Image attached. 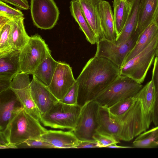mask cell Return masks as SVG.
Masks as SVG:
<instances>
[{
	"label": "cell",
	"mask_w": 158,
	"mask_h": 158,
	"mask_svg": "<svg viewBox=\"0 0 158 158\" xmlns=\"http://www.w3.org/2000/svg\"><path fill=\"white\" fill-rule=\"evenodd\" d=\"M120 74V68L108 59L95 56L90 59L76 79L77 105L82 107L94 100Z\"/></svg>",
	"instance_id": "obj_1"
},
{
	"label": "cell",
	"mask_w": 158,
	"mask_h": 158,
	"mask_svg": "<svg viewBox=\"0 0 158 158\" xmlns=\"http://www.w3.org/2000/svg\"><path fill=\"white\" fill-rule=\"evenodd\" d=\"M23 108L12 118L6 128L0 132L7 142L15 146L30 139H36L48 130Z\"/></svg>",
	"instance_id": "obj_2"
},
{
	"label": "cell",
	"mask_w": 158,
	"mask_h": 158,
	"mask_svg": "<svg viewBox=\"0 0 158 158\" xmlns=\"http://www.w3.org/2000/svg\"><path fill=\"white\" fill-rule=\"evenodd\" d=\"M136 95V100L128 112L121 118L114 119L121 125L119 140L129 141L146 131L150 125L144 109L140 90Z\"/></svg>",
	"instance_id": "obj_3"
},
{
	"label": "cell",
	"mask_w": 158,
	"mask_h": 158,
	"mask_svg": "<svg viewBox=\"0 0 158 158\" xmlns=\"http://www.w3.org/2000/svg\"><path fill=\"white\" fill-rule=\"evenodd\" d=\"M81 109L78 105H69L59 101L47 112L41 114L40 121L44 126L51 128L73 130Z\"/></svg>",
	"instance_id": "obj_4"
},
{
	"label": "cell",
	"mask_w": 158,
	"mask_h": 158,
	"mask_svg": "<svg viewBox=\"0 0 158 158\" xmlns=\"http://www.w3.org/2000/svg\"><path fill=\"white\" fill-rule=\"evenodd\" d=\"M142 87L132 78L120 74L94 100L100 106L109 108L121 100L135 96Z\"/></svg>",
	"instance_id": "obj_5"
},
{
	"label": "cell",
	"mask_w": 158,
	"mask_h": 158,
	"mask_svg": "<svg viewBox=\"0 0 158 158\" xmlns=\"http://www.w3.org/2000/svg\"><path fill=\"white\" fill-rule=\"evenodd\" d=\"M158 44V32L146 48L120 68V74L141 84L154 59Z\"/></svg>",
	"instance_id": "obj_6"
},
{
	"label": "cell",
	"mask_w": 158,
	"mask_h": 158,
	"mask_svg": "<svg viewBox=\"0 0 158 158\" xmlns=\"http://www.w3.org/2000/svg\"><path fill=\"white\" fill-rule=\"evenodd\" d=\"M50 52L48 45L40 35L36 34L30 36L20 50L21 72L33 75Z\"/></svg>",
	"instance_id": "obj_7"
},
{
	"label": "cell",
	"mask_w": 158,
	"mask_h": 158,
	"mask_svg": "<svg viewBox=\"0 0 158 158\" xmlns=\"http://www.w3.org/2000/svg\"><path fill=\"white\" fill-rule=\"evenodd\" d=\"M99 107L98 103L94 100L81 107L76 126L73 130L79 140L95 141L93 136L99 128Z\"/></svg>",
	"instance_id": "obj_8"
},
{
	"label": "cell",
	"mask_w": 158,
	"mask_h": 158,
	"mask_svg": "<svg viewBox=\"0 0 158 158\" xmlns=\"http://www.w3.org/2000/svg\"><path fill=\"white\" fill-rule=\"evenodd\" d=\"M140 35L135 31L128 40L120 44L103 38L96 43L97 49L94 56L105 58L120 68Z\"/></svg>",
	"instance_id": "obj_9"
},
{
	"label": "cell",
	"mask_w": 158,
	"mask_h": 158,
	"mask_svg": "<svg viewBox=\"0 0 158 158\" xmlns=\"http://www.w3.org/2000/svg\"><path fill=\"white\" fill-rule=\"evenodd\" d=\"M30 10L34 25L44 30L53 28L57 23L60 14L53 0H31Z\"/></svg>",
	"instance_id": "obj_10"
},
{
	"label": "cell",
	"mask_w": 158,
	"mask_h": 158,
	"mask_svg": "<svg viewBox=\"0 0 158 158\" xmlns=\"http://www.w3.org/2000/svg\"><path fill=\"white\" fill-rule=\"evenodd\" d=\"M29 75L22 72L18 73L12 79L11 88L15 92L23 108L32 116L40 121L41 114L31 95Z\"/></svg>",
	"instance_id": "obj_11"
},
{
	"label": "cell",
	"mask_w": 158,
	"mask_h": 158,
	"mask_svg": "<svg viewBox=\"0 0 158 158\" xmlns=\"http://www.w3.org/2000/svg\"><path fill=\"white\" fill-rule=\"evenodd\" d=\"M76 81L70 66L64 62H59L51 83L47 86L60 101Z\"/></svg>",
	"instance_id": "obj_12"
},
{
	"label": "cell",
	"mask_w": 158,
	"mask_h": 158,
	"mask_svg": "<svg viewBox=\"0 0 158 158\" xmlns=\"http://www.w3.org/2000/svg\"><path fill=\"white\" fill-rule=\"evenodd\" d=\"M23 108L11 88L0 93V132L5 130L12 118Z\"/></svg>",
	"instance_id": "obj_13"
},
{
	"label": "cell",
	"mask_w": 158,
	"mask_h": 158,
	"mask_svg": "<svg viewBox=\"0 0 158 158\" xmlns=\"http://www.w3.org/2000/svg\"><path fill=\"white\" fill-rule=\"evenodd\" d=\"M30 90L33 101L41 114L47 112L59 101L48 86L33 75L31 81Z\"/></svg>",
	"instance_id": "obj_14"
},
{
	"label": "cell",
	"mask_w": 158,
	"mask_h": 158,
	"mask_svg": "<svg viewBox=\"0 0 158 158\" xmlns=\"http://www.w3.org/2000/svg\"><path fill=\"white\" fill-rule=\"evenodd\" d=\"M38 139L57 148H75L79 141L73 130L68 131L48 130Z\"/></svg>",
	"instance_id": "obj_15"
},
{
	"label": "cell",
	"mask_w": 158,
	"mask_h": 158,
	"mask_svg": "<svg viewBox=\"0 0 158 158\" xmlns=\"http://www.w3.org/2000/svg\"><path fill=\"white\" fill-rule=\"evenodd\" d=\"M78 0L83 15L96 36L98 41L104 38L101 25L99 9V3L102 0Z\"/></svg>",
	"instance_id": "obj_16"
},
{
	"label": "cell",
	"mask_w": 158,
	"mask_h": 158,
	"mask_svg": "<svg viewBox=\"0 0 158 158\" xmlns=\"http://www.w3.org/2000/svg\"><path fill=\"white\" fill-rule=\"evenodd\" d=\"M99 9L101 25L104 38L115 42L118 35L110 5L108 2L102 0L99 3Z\"/></svg>",
	"instance_id": "obj_17"
},
{
	"label": "cell",
	"mask_w": 158,
	"mask_h": 158,
	"mask_svg": "<svg viewBox=\"0 0 158 158\" xmlns=\"http://www.w3.org/2000/svg\"><path fill=\"white\" fill-rule=\"evenodd\" d=\"M20 51L11 49L0 53V76L13 79L21 72Z\"/></svg>",
	"instance_id": "obj_18"
},
{
	"label": "cell",
	"mask_w": 158,
	"mask_h": 158,
	"mask_svg": "<svg viewBox=\"0 0 158 158\" xmlns=\"http://www.w3.org/2000/svg\"><path fill=\"white\" fill-rule=\"evenodd\" d=\"M24 17L13 18L10 21L9 43L12 49L20 51L28 41L30 36L26 32Z\"/></svg>",
	"instance_id": "obj_19"
},
{
	"label": "cell",
	"mask_w": 158,
	"mask_h": 158,
	"mask_svg": "<svg viewBox=\"0 0 158 158\" xmlns=\"http://www.w3.org/2000/svg\"><path fill=\"white\" fill-rule=\"evenodd\" d=\"M158 0H140L136 32L140 35L153 21Z\"/></svg>",
	"instance_id": "obj_20"
},
{
	"label": "cell",
	"mask_w": 158,
	"mask_h": 158,
	"mask_svg": "<svg viewBox=\"0 0 158 158\" xmlns=\"http://www.w3.org/2000/svg\"><path fill=\"white\" fill-rule=\"evenodd\" d=\"M99 122V126L97 132L111 136L119 141L121 124L111 117L108 108L100 106Z\"/></svg>",
	"instance_id": "obj_21"
},
{
	"label": "cell",
	"mask_w": 158,
	"mask_h": 158,
	"mask_svg": "<svg viewBox=\"0 0 158 158\" xmlns=\"http://www.w3.org/2000/svg\"><path fill=\"white\" fill-rule=\"evenodd\" d=\"M70 10L71 15L85 34L87 40L92 44L97 43V38L83 15L78 0L70 2Z\"/></svg>",
	"instance_id": "obj_22"
},
{
	"label": "cell",
	"mask_w": 158,
	"mask_h": 158,
	"mask_svg": "<svg viewBox=\"0 0 158 158\" xmlns=\"http://www.w3.org/2000/svg\"><path fill=\"white\" fill-rule=\"evenodd\" d=\"M131 5L128 19L116 41V44L123 43L135 31L138 22V11L140 0H130Z\"/></svg>",
	"instance_id": "obj_23"
},
{
	"label": "cell",
	"mask_w": 158,
	"mask_h": 158,
	"mask_svg": "<svg viewBox=\"0 0 158 158\" xmlns=\"http://www.w3.org/2000/svg\"><path fill=\"white\" fill-rule=\"evenodd\" d=\"M58 62L53 58L50 52L32 75L43 84L48 86L51 83Z\"/></svg>",
	"instance_id": "obj_24"
},
{
	"label": "cell",
	"mask_w": 158,
	"mask_h": 158,
	"mask_svg": "<svg viewBox=\"0 0 158 158\" xmlns=\"http://www.w3.org/2000/svg\"><path fill=\"white\" fill-rule=\"evenodd\" d=\"M158 32V27L152 22L140 34L135 45L127 56L123 64L146 48Z\"/></svg>",
	"instance_id": "obj_25"
},
{
	"label": "cell",
	"mask_w": 158,
	"mask_h": 158,
	"mask_svg": "<svg viewBox=\"0 0 158 158\" xmlns=\"http://www.w3.org/2000/svg\"><path fill=\"white\" fill-rule=\"evenodd\" d=\"M131 5L130 0H113V15L115 29L118 36L128 19Z\"/></svg>",
	"instance_id": "obj_26"
},
{
	"label": "cell",
	"mask_w": 158,
	"mask_h": 158,
	"mask_svg": "<svg viewBox=\"0 0 158 158\" xmlns=\"http://www.w3.org/2000/svg\"><path fill=\"white\" fill-rule=\"evenodd\" d=\"M143 104L149 123L152 122L155 103L154 87L152 81L148 82L140 90Z\"/></svg>",
	"instance_id": "obj_27"
},
{
	"label": "cell",
	"mask_w": 158,
	"mask_h": 158,
	"mask_svg": "<svg viewBox=\"0 0 158 158\" xmlns=\"http://www.w3.org/2000/svg\"><path fill=\"white\" fill-rule=\"evenodd\" d=\"M133 148H152L158 146V126L142 133L133 142Z\"/></svg>",
	"instance_id": "obj_28"
},
{
	"label": "cell",
	"mask_w": 158,
	"mask_h": 158,
	"mask_svg": "<svg viewBox=\"0 0 158 158\" xmlns=\"http://www.w3.org/2000/svg\"><path fill=\"white\" fill-rule=\"evenodd\" d=\"M136 99L135 95L121 100L108 108L111 117L116 119L122 117L132 107Z\"/></svg>",
	"instance_id": "obj_29"
},
{
	"label": "cell",
	"mask_w": 158,
	"mask_h": 158,
	"mask_svg": "<svg viewBox=\"0 0 158 158\" xmlns=\"http://www.w3.org/2000/svg\"><path fill=\"white\" fill-rule=\"evenodd\" d=\"M154 89L155 103L152 116V122L156 126L158 125V56L154 59L152 80Z\"/></svg>",
	"instance_id": "obj_30"
},
{
	"label": "cell",
	"mask_w": 158,
	"mask_h": 158,
	"mask_svg": "<svg viewBox=\"0 0 158 158\" xmlns=\"http://www.w3.org/2000/svg\"><path fill=\"white\" fill-rule=\"evenodd\" d=\"M11 20L0 28V53L12 49L9 43Z\"/></svg>",
	"instance_id": "obj_31"
},
{
	"label": "cell",
	"mask_w": 158,
	"mask_h": 158,
	"mask_svg": "<svg viewBox=\"0 0 158 158\" xmlns=\"http://www.w3.org/2000/svg\"><path fill=\"white\" fill-rule=\"evenodd\" d=\"M78 87L76 81L70 88L63 98L60 102L69 105H77Z\"/></svg>",
	"instance_id": "obj_32"
},
{
	"label": "cell",
	"mask_w": 158,
	"mask_h": 158,
	"mask_svg": "<svg viewBox=\"0 0 158 158\" xmlns=\"http://www.w3.org/2000/svg\"><path fill=\"white\" fill-rule=\"evenodd\" d=\"M93 138L98 143L99 148L107 147L112 144L119 142V141L111 136L98 132L94 135Z\"/></svg>",
	"instance_id": "obj_33"
},
{
	"label": "cell",
	"mask_w": 158,
	"mask_h": 158,
	"mask_svg": "<svg viewBox=\"0 0 158 158\" xmlns=\"http://www.w3.org/2000/svg\"><path fill=\"white\" fill-rule=\"evenodd\" d=\"M16 146L17 148H55V147L51 144L38 139L27 140Z\"/></svg>",
	"instance_id": "obj_34"
},
{
	"label": "cell",
	"mask_w": 158,
	"mask_h": 158,
	"mask_svg": "<svg viewBox=\"0 0 158 158\" xmlns=\"http://www.w3.org/2000/svg\"><path fill=\"white\" fill-rule=\"evenodd\" d=\"M0 12L3 13L12 18L23 17L24 16L20 10L13 8L1 1H0Z\"/></svg>",
	"instance_id": "obj_35"
},
{
	"label": "cell",
	"mask_w": 158,
	"mask_h": 158,
	"mask_svg": "<svg viewBox=\"0 0 158 158\" xmlns=\"http://www.w3.org/2000/svg\"><path fill=\"white\" fill-rule=\"evenodd\" d=\"M4 2L12 4L18 8L23 10H27L29 6L27 0H0Z\"/></svg>",
	"instance_id": "obj_36"
},
{
	"label": "cell",
	"mask_w": 158,
	"mask_h": 158,
	"mask_svg": "<svg viewBox=\"0 0 158 158\" xmlns=\"http://www.w3.org/2000/svg\"><path fill=\"white\" fill-rule=\"evenodd\" d=\"M99 148L98 144L95 141L80 140L75 148Z\"/></svg>",
	"instance_id": "obj_37"
},
{
	"label": "cell",
	"mask_w": 158,
	"mask_h": 158,
	"mask_svg": "<svg viewBox=\"0 0 158 158\" xmlns=\"http://www.w3.org/2000/svg\"><path fill=\"white\" fill-rule=\"evenodd\" d=\"M12 79L0 76V93L11 88Z\"/></svg>",
	"instance_id": "obj_38"
},
{
	"label": "cell",
	"mask_w": 158,
	"mask_h": 158,
	"mask_svg": "<svg viewBox=\"0 0 158 158\" xmlns=\"http://www.w3.org/2000/svg\"><path fill=\"white\" fill-rule=\"evenodd\" d=\"M12 18L6 14L0 12V28L9 22Z\"/></svg>",
	"instance_id": "obj_39"
},
{
	"label": "cell",
	"mask_w": 158,
	"mask_h": 158,
	"mask_svg": "<svg viewBox=\"0 0 158 158\" xmlns=\"http://www.w3.org/2000/svg\"><path fill=\"white\" fill-rule=\"evenodd\" d=\"M152 22L158 27V4L153 17Z\"/></svg>",
	"instance_id": "obj_40"
},
{
	"label": "cell",
	"mask_w": 158,
	"mask_h": 158,
	"mask_svg": "<svg viewBox=\"0 0 158 158\" xmlns=\"http://www.w3.org/2000/svg\"><path fill=\"white\" fill-rule=\"evenodd\" d=\"M0 149H5L9 148H17L15 145L9 143L4 145H0Z\"/></svg>",
	"instance_id": "obj_41"
},
{
	"label": "cell",
	"mask_w": 158,
	"mask_h": 158,
	"mask_svg": "<svg viewBox=\"0 0 158 158\" xmlns=\"http://www.w3.org/2000/svg\"><path fill=\"white\" fill-rule=\"evenodd\" d=\"M107 148H131V147L129 146H119L117 144H113L108 146Z\"/></svg>",
	"instance_id": "obj_42"
},
{
	"label": "cell",
	"mask_w": 158,
	"mask_h": 158,
	"mask_svg": "<svg viewBox=\"0 0 158 158\" xmlns=\"http://www.w3.org/2000/svg\"><path fill=\"white\" fill-rule=\"evenodd\" d=\"M156 56H158V44L156 48Z\"/></svg>",
	"instance_id": "obj_43"
}]
</instances>
